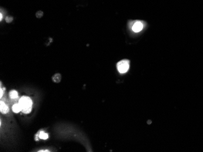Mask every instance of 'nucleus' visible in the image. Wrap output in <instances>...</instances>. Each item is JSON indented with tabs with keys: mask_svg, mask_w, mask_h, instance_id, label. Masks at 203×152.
<instances>
[{
	"mask_svg": "<svg viewBox=\"0 0 203 152\" xmlns=\"http://www.w3.org/2000/svg\"><path fill=\"white\" fill-rule=\"evenodd\" d=\"M143 27V24L141 21H136L133 24L132 27V30L134 32H139L142 30Z\"/></svg>",
	"mask_w": 203,
	"mask_h": 152,
	"instance_id": "7ed1b4c3",
	"label": "nucleus"
},
{
	"mask_svg": "<svg viewBox=\"0 0 203 152\" xmlns=\"http://www.w3.org/2000/svg\"><path fill=\"white\" fill-rule=\"evenodd\" d=\"M2 18H3V15H2V13H1V18H0V20H2Z\"/></svg>",
	"mask_w": 203,
	"mask_h": 152,
	"instance_id": "f8f14e48",
	"label": "nucleus"
},
{
	"mask_svg": "<svg viewBox=\"0 0 203 152\" xmlns=\"http://www.w3.org/2000/svg\"><path fill=\"white\" fill-rule=\"evenodd\" d=\"M19 104L21 108V111L26 114H28L31 112L32 107V101L28 96H22L20 101Z\"/></svg>",
	"mask_w": 203,
	"mask_h": 152,
	"instance_id": "f257e3e1",
	"label": "nucleus"
},
{
	"mask_svg": "<svg viewBox=\"0 0 203 152\" xmlns=\"http://www.w3.org/2000/svg\"><path fill=\"white\" fill-rule=\"evenodd\" d=\"M12 109L13 112H15V113H19L21 111V107H20L19 103V104H14V105L12 106Z\"/></svg>",
	"mask_w": 203,
	"mask_h": 152,
	"instance_id": "39448f33",
	"label": "nucleus"
},
{
	"mask_svg": "<svg viewBox=\"0 0 203 152\" xmlns=\"http://www.w3.org/2000/svg\"><path fill=\"white\" fill-rule=\"evenodd\" d=\"M53 80L54 82H56V83H59L60 82L61 79V76L60 73H57L56 74H55L53 76Z\"/></svg>",
	"mask_w": 203,
	"mask_h": 152,
	"instance_id": "423d86ee",
	"label": "nucleus"
},
{
	"mask_svg": "<svg viewBox=\"0 0 203 152\" xmlns=\"http://www.w3.org/2000/svg\"><path fill=\"white\" fill-rule=\"evenodd\" d=\"M39 137L40 139L41 140H47L48 138V134L44 133L43 131H41L39 133Z\"/></svg>",
	"mask_w": 203,
	"mask_h": 152,
	"instance_id": "6e6552de",
	"label": "nucleus"
},
{
	"mask_svg": "<svg viewBox=\"0 0 203 152\" xmlns=\"http://www.w3.org/2000/svg\"><path fill=\"white\" fill-rule=\"evenodd\" d=\"M43 15V12L42 11H38L37 13H36V16H37V18H41L42 16Z\"/></svg>",
	"mask_w": 203,
	"mask_h": 152,
	"instance_id": "1a4fd4ad",
	"label": "nucleus"
},
{
	"mask_svg": "<svg viewBox=\"0 0 203 152\" xmlns=\"http://www.w3.org/2000/svg\"><path fill=\"white\" fill-rule=\"evenodd\" d=\"M0 111L3 114H7L9 112V109L8 106L3 102L1 101L0 102Z\"/></svg>",
	"mask_w": 203,
	"mask_h": 152,
	"instance_id": "20e7f679",
	"label": "nucleus"
},
{
	"mask_svg": "<svg viewBox=\"0 0 203 152\" xmlns=\"http://www.w3.org/2000/svg\"><path fill=\"white\" fill-rule=\"evenodd\" d=\"M117 70L121 73H126L130 67V62L128 60L124 59L119 62L117 64Z\"/></svg>",
	"mask_w": 203,
	"mask_h": 152,
	"instance_id": "f03ea898",
	"label": "nucleus"
},
{
	"mask_svg": "<svg viewBox=\"0 0 203 152\" xmlns=\"http://www.w3.org/2000/svg\"><path fill=\"white\" fill-rule=\"evenodd\" d=\"M12 20H13V18L12 17V16H7V17H6V22L7 23H11L12 21Z\"/></svg>",
	"mask_w": 203,
	"mask_h": 152,
	"instance_id": "9d476101",
	"label": "nucleus"
},
{
	"mask_svg": "<svg viewBox=\"0 0 203 152\" xmlns=\"http://www.w3.org/2000/svg\"><path fill=\"white\" fill-rule=\"evenodd\" d=\"M0 92H1V95H0V97L2 98V96H3V93H4L2 88H1V90H0Z\"/></svg>",
	"mask_w": 203,
	"mask_h": 152,
	"instance_id": "9b49d317",
	"label": "nucleus"
},
{
	"mask_svg": "<svg viewBox=\"0 0 203 152\" xmlns=\"http://www.w3.org/2000/svg\"><path fill=\"white\" fill-rule=\"evenodd\" d=\"M9 96L11 99H16L19 96V94L18 92L15 91V90H12L9 92Z\"/></svg>",
	"mask_w": 203,
	"mask_h": 152,
	"instance_id": "0eeeda50",
	"label": "nucleus"
}]
</instances>
